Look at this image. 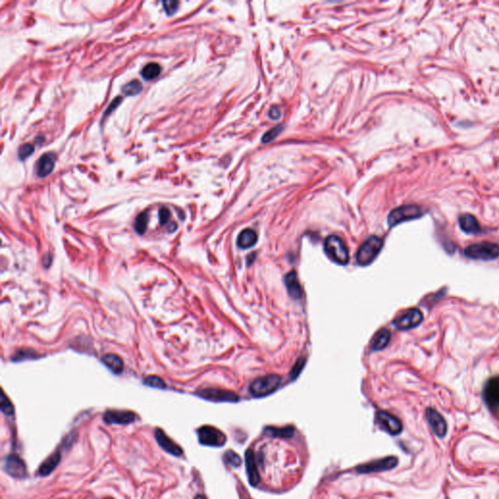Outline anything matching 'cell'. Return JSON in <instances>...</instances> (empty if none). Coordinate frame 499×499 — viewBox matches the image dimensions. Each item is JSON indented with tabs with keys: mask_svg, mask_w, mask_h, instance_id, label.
I'll use <instances>...</instances> for the list:
<instances>
[{
	"mask_svg": "<svg viewBox=\"0 0 499 499\" xmlns=\"http://www.w3.org/2000/svg\"><path fill=\"white\" fill-rule=\"evenodd\" d=\"M285 283L290 295L294 299H299L302 295V289L297 280V276L294 271L287 274L285 278Z\"/></svg>",
	"mask_w": 499,
	"mask_h": 499,
	"instance_id": "obj_20",
	"label": "cell"
},
{
	"mask_svg": "<svg viewBox=\"0 0 499 499\" xmlns=\"http://www.w3.org/2000/svg\"><path fill=\"white\" fill-rule=\"evenodd\" d=\"M144 383L150 387H154V388H160V389H163L166 387V383L165 381L162 379H160L159 377H156V376H149L147 378H145L144 379Z\"/></svg>",
	"mask_w": 499,
	"mask_h": 499,
	"instance_id": "obj_31",
	"label": "cell"
},
{
	"mask_svg": "<svg viewBox=\"0 0 499 499\" xmlns=\"http://www.w3.org/2000/svg\"><path fill=\"white\" fill-rule=\"evenodd\" d=\"M376 419L380 428L392 436L399 435L403 430V424L401 420L391 413L379 411L376 414Z\"/></svg>",
	"mask_w": 499,
	"mask_h": 499,
	"instance_id": "obj_10",
	"label": "cell"
},
{
	"mask_svg": "<svg viewBox=\"0 0 499 499\" xmlns=\"http://www.w3.org/2000/svg\"><path fill=\"white\" fill-rule=\"evenodd\" d=\"M196 395L212 402H237L239 400L234 392L224 389H203L199 390Z\"/></svg>",
	"mask_w": 499,
	"mask_h": 499,
	"instance_id": "obj_12",
	"label": "cell"
},
{
	"mask_svg": "<svg viewBox=\"0 0 499 499\" xmlns=\"http://www.w3.org/2000/svg\"><path fill=\"white\" fill-rule=\"evenodd\" d=\"M147 222H148V216H147V213L146 212H143L141 214H139L136 221H135V224H134V227H135V230L138 232V234H143L146 230V227H147Z\"/></svg>",
	"mask_w": 499,
	"mask_h": 499,
	"instance_id": "obj_27",
	"label": "cell"
},
{
	"mask_svg": "<svg viewBox=\"0 0 499 499\" xmlns=\"http://www.w3.org/2000/svg\"><path fill=\"white\" fill-rule=\"evenodd\" d=\"M398 465V458L395 456H387L379 460H375L372 462H368L365 464L359 465L356 468V471L361 474L381 472L386 470H391Z\"/></svg>",
	"mask_w": 499,
	"mask_h": 499,
	"instance_id": "obj_9",
	"label": "cell"
},
{
	"mask_svg": "<svg viewBox=\"0 0 499 499\" xmlns=\"http://www.w3.org/2000/svg\"><path fill=\"white\" fill-rule=\"evenodd\" d=\"M390 339H391L390 331L386 328H381L374 336L371 343V348L376 351L381 350L388 345Z\"/></svg>",
	"mask_w": 499,
	"mask_h": 499,
	"instance_id": "obj_21",
	"label": "cell"
},
{
	"mask_svg": "<svg viewBox=\"0 0 499 499\" xmlns=\"http://www.w3.org/2000/svg\"><path fill=\"white\" fill-rule=\"evenodd\" d=\"M426 417L433 432L440 438L445 437L448 431V425L443 415L436 410L429 408L426 411Z\"/></svg>",
	"mask_w": 499,
	"mask_h": 499,
	"instance_id": "obj_14",
	"label": "cell"
},
{
	"mask_svg": "<svg viewBox=\"0 0 499 499\" xmlns=\"http://www.w3.org/2000/svg\"><path fill=\"white\" fill-rule=\"evenodd\" d=\"M1 411L6 415H12L14 413V407L4 392H2L1 395Z\"/></svg>",
	"mask_w": 499,
	"mask_h": 499,
	"instance_id": "obj_30",
	"label": "cell"
},
{
	"mask_svg": "<svg viewBox=\"0 0 499 499\" xmlns=\"http://www.w3.org/2000/svg\"><path fill=\"white\" fill-rule=\"evenodd\" d=\"M33 355H35L34 351L33 350H22L20 352H17L15 354V360L17 361H20V360H23V359H26L27 357L29 358H34Z\"/></svg>",
	"mask_w": 499,
	"mask_h": 499,
	"instance_id": "obj_36",
	"label": "cell"
},
{
	"mask_svg": "<svg viewBox=\"0 0 499 499\" xmlns=\"http://www.w3.org/2000/svg\"><path fill=\"white\" fill-rule=\"evenodd\" d=\"M179 2L178 1H164L162 2V5H163V8L166 12V14L168 16H172L174 15L177 10H178V7H179Z\"/></svg>",
	"mask_w": 499,
	"mask_h": 499,
	"instance_id": "obj_32",
	"label": "cell"
},
{
	"mask_svg": "<svg viewBox=\"0 0 499 499\" xmlns=\"http://www.w3.org/2000/svg\"><path fill=\"white\" fill-rule=\"evenodd\" d=\"M280 115H281V110H280V108H279V107H277V106H273V107L270 109V111H269V116H270V118H271V119H278V118L280 117Z\"/></svg>",
	"mask_w": 499,
	"mask_h": 499,
	"instance_id": "obj_38",
	"label": "cell"
},
{
	"mask_svg": "<svg viewBox=\"0 0 499 499\" xmlns=\"http://www.w3.org/2000/svg\"><path fill=\"white\" fill-rule=\"evenodd\" d=\"M245 461L247 467V474L249 482L253 486H257L260 482V477L258 473V464L255 457L254 451L249 448L245 454Z\"/></svg>",
	"mask_w": 499,
	"mask_h": 499,
	"instance_id": "obj_16",
	"label": "cell"
},
{
	"mask_svg": "<svg viewBox=\"0 0 499 499\" xmlns=\"http://www.w3.org/2000/svg\"><path fill=\"white\" fill-rule=\"evenodd\" d=\"M464 255L474 260H493L499 257V245L490 242L472 244L465 249Z\"/></svg>",
	"mask_w": 499,
	"mask_h": 499,
	"instance_id": "obj_1",
	"label": "cell"
},
{
	"mask_svg": "<svg viewBox=\"0 0 499 499\" xmlns=\"http://www.w3.org/2000/svg\"><path fill=\"white\" fill-rule=\"evenodd\" d=\"M383 241L378 236H372L362 245L357 253V261L361 265L370 264L379 255Z\"/></svg>",
	"mask_w": 499,
	"mask_h": 499,
	"instance_id": "obj_4",
	"label": "cell"
},
{
	"mask_svg": "<svg viewBox=\"0 0 499 499\" xmlns=\"http://www.w3.org/2000/svg\"><path fill=\"white\" fill-rule=\"evenodd\" d=\"M56 156L54 153H45L42 155L37 161L35 172L39 178H46L51 174L55 167Z\"/></svg>",
	"mask_w": 499,
	"mask_h": 499,
	"instance_id": "obj_17",
	"label": "cell"
},
{
	"mask_svg": "<svg viewBox=\"0 0 499 499\" xmlns=\"http://www.w3.org/2000/svg\"><path fill=\"white\" fill-rule=\"evenodd\" d=\"M258 241L257 233L252 229H245L238 236L237 244L242 249H248L254 246Z\"/></svg>",
	"mask_w": 499,
	"mask_h": 499,
	"instance_id": "obj_23",
	"label": "cell"
},
{
	"mask_svg": "<svg viewBox=\"0 0 499 499\" xmlns=\"http://www.w3.org/2000/svg\"><path fill=\"white\" fill-rule=\"evenodd\" d=\"M483 401L487 408L493 412H499V377L488 379L482 391Z\"/></svg>",
	"mask_w": 499,
	"mask_h": 499,
	"instance_id": "obj_7",
	"label": "cell"
},
{
	"mask_svg": "<svg viewBox=\"0 0 499 499\" xmlns=\"http://www.w3.org/2000/svg\"><path fill=\"white\" fill-rule=\"evenodd\" d=\"M171 217V213L169 211L168 208L166 207H163L160 209L159 211V222L161 224H165L168 223L169 219Z\"/></svg>",
	"mask_w": 499,
	"mask_h": 499,
	"instance_id": "obj_34",
	"label": "cell"
},
{
	"mask_svg": "<svg viewBox=\"0 0 499 499\" xmlns=\"http://www.w3.org/2000/svg\"><path fill=\"white\" fill-rule=\"evenodd\" d=\"M224 460L226 464L232 467H238L241 465L242 462L240 456L233 450H227L224 453Z\"/></svg>",
	"mask_w": 499,
	"mask_h": 499,
	"instance_id": "obj_28",
	"label": "cell"
},
{
	"mask_svg": "<svg viewBox=\"0 0 499 499\" xmlns=\"http://www.w3.org/2000/svg\"><path fill=\"white\" fill-rule=\"evenodd\" d=\"M4 470L13 478L23 479L27 476V468L24 461L15 454H9L4 459Z\"/></svg>",
	"mask_w": 499,
	"mask_h": 499,
	"instance_id": "obj_11",
	"label": "cell"
},
{
	"mask_svg": "<svg viewBox=\"0 0 499 499\" xmlns=\"http://www.w3.org/2000/svg\"><path fill=\"white\" fill-rule=\"evenodd\" d=\"M61 458H62V452L60 449L53 452L51 455L42 464L40 465L39 471H38L39 474L41 476H48L49 474H51L52 472L55 470V468L60 463Z\"/></svg>",
	"mask_w": 499,
	"mask_h": 499,
	"instance_id": "obj_19",
	"label": "cell"
},
{
	"mask_svg": "<svg viewBox=\"0 0 499 499\" xmlns=\"http://www.w3.org/2000/svg\"><path fill=\"white\" fill-rule=\"evenodd\" d=\"M155 439L158 443V445L163 448L165 451L168 453L172 454L174 456H182L184 453L183 448H181L178 444H176L172 439H170L166 433L161 429H156L155 430Z\"/></svg>",
	"mask_w": 499,
	"mask_h": 499,
	"instance_id": "obj_15",
	"label": "cell"
},
{
	"mask_svg": "<svg viewBox=\"0 0 499 499\" xmlns=\"http://www.w3.org/2000/svg\"><path fill=\"white\" fill-rule=\"evenodd\" d=\"M281 377L278 375H269L256 379L250 386V392L253 396L264 397L275 392L281 384Z\"/></svg>",
	"mask_w": 499,
	"mask_h": 499,
	"instance_id": "obj_3",
	"label": "cell"
},
{
	"mask_svg": "<svg viewBox=\"0 0 499 499\" xmlns=\"http://www.w3.org/2000/svg\"><path fill=\"white\" fill-rule=\"evenodd\" d=\"M281 130H282V127H281V126H279V127H276V128H273L272 130L268 131V132H267V133L263 136V138H262V142L267 143V142H269V141L273 140V139L277 137V135L279 134V132H280Z\"/></svg>",
	"mask_w": 499,
	"mask_h": 499,
	"instance_id": "obj_33",
	"label": "cell"
},
{
	"mask_svg": "<svg viewBox=\"0 0 499 499\" xmlns=\"http://www.w3.org/2000/svg\"><path fill=\"white\" fill-rule=\"evenodd\" d=\"M142 90V85L141 83L138 81V80H133L129 83H127L126 85L122 87L121 91L122 93L125 95V96H128V97H131V96H136L139 94Z\"/></svg>",
	"mask_w": 499,
	"mask_h": 499,
	"instance_id": "obj_26",
	"label": "cell"
},
{
	"mask_svg": "<svg viewBox=\"0 0 499 499\" xmlns=\"http://www.w3.org/2000/svg\"><path fill=\"white\" fill-rule=\"evenodd\" d=\"M325 252L328 258L339 264H346L349 260L348 250L344 241L337 235H330L326 239Z\"/></svg>",
	"mask_w": 499,
	"mask_h": 499,
	"instance_id": "obj_2",
	"label": "cell"
},
{
	"mask_svg": "<svg viewBox=\"0 0 499 499\" xmlns=\"http://www.w3.org/2000/svg\"><path fill=\"white\" fill-rule=\"evenodd\" d=\"M103 365L114 374H120L124 369V364L118 355L105 354L102 358Z\"/></svg>",
	"mask_w": 499,
	"mask_h": 499,
	"instance_id": "obj_22",
	"label": "cell"
},
{
	"mask_svg": "<svg viewBox=\"0 0 499 499\" xmlns=\"http://www.w3.org/2000/svg\"><path fill=\"white\" fill-rule=\"evenodd\" d=\"M264 434L273 438H291L294 434V428L293 426H287V427H266L264 429Z\"/></svg>",
	"mask_w": 499,
	"mask_h": 499,
	"instance_id": "obj_24",
	"label": "cell"
},
{
	"mask_svg": "<svg viewBox=\"0 0 499 499\" xmlns=\"http://www.w3.org/2000/svg\"><path fill=\"white\" fill-rule=\"evenodd\" d=\"M423 321V315L417 308H411L405 311L393 321V325L401 330H408L416 327Z\"/></svg>",
	"mask_w": 499,
	"mask_h": 499,
	"instance_id": "obj_8",
	"label": "cell"
},
{
	"mask_svg": "<svg viewBox=\"0 0 499 499\" xmlns=\"http://www.w3.org/2000/svg\"><path fill=\"white\" fill-rule=\"evenodd\" d=\"M459 226L465 233L468 234H477L482 231V227L478 220L470 214H464L459 218Z\"/></svg>",
	"mask_w": 499,
	"mask_h": 499,
	"instance_id": "obj_18",
	"label": "cell"
},
{
	"mask_svg": "<svg viewBox=\"0 0 499 499\" xmlns=\"http://www.w3.org/2000/svg\"><path fill=\"white\" fill-rule=\"evenodd\" d=\"M194 499H206V497L203 496V495H201V494H199V495H197Z\"/></svg>",
	"mask_w": 499,
	"mask_h": 499,
	"instance_id": "obj_39",
	"label": "cell"
},
{
	"mask_svg": "<svg viewBox=\"0 0 499 499\" xmlns=\"http://www.w3.org/2000/svg\"><path fill=\"white\" fill-rule=\"evenodd\" d=\"M198 439L201 445L209 447H223L226 443V436L216 427L205 425L197 430Z\"/></svg>",
	"mask_w": 499,
	"mask_h": 499,
	"instance_id": "obj_6",
	"label": "cell"
},
{
	"mask_svg": "<svg viewBox=\"0 0 499 499\" xmlns=\"http://www.w3.org/2000/svg\"><path fill=\"white\" fill-rule=\"evenodd\" d=\"M161 73V67L156 63H149L141 69V76L145 80H152Z\"/></svg>",
	"mask_w": 499,
	"mask_h": 499,
	"instance_id": "obj_25",
	"label": "cell"
},
{
	"mask_svg": "<svg viewBox=\"0 0 499 499\" xmlns=\"http://www.w3.org/2000/svg\"><path fill=\"white\" fill-rule=\"evenodd\" d=\"M121 101H122V98H121V97H118L117 99H115V100H114V101H113V102L111 103V104H110V106H109V107L107 108L106 112L104 113V116H105L106 114H108V113H111V112L113 111V109H114V108H115L116 106H118V105L120 104Z\"/></svg>",
	"mask_w": 499,
	"mask_h": 499,
	"instance_id": "obj_37",
	"label": "cell"
},
{
	"mask_svg": "<svg viewBox=\"0 0 499 499\" xmlns=\"http://www.w3.org/2000/svg\"><path fill=\"white\" fill-rule=\"evenodd\" d=\"M35 152V147L31 143H25L24 145H21L19 150H18V156L21 160H26Z\"/></svg>",
	"mask_w": 499,
	"mask_h": 499,
	"instance_id": "obj_29",
	"label": "cell"
},
{
	"mask_svg": "<svg viewBox=\"0 0 499 499\" xmlns=\"http://www.w3.org/2000/svg\"><path fill=\"white\" fill-rule=\"evenodd\" d=\"M304 363H305V360L302 358V359L298 360V362L295 364V366L293 367V370L291 372V378L292 379H295L299 375V373L301 372V370H302V368L304 366Z\"/></svg>",
	"mask_w": 499,
	"mask_h": 499,
	"instance_id": "obj_35",
	"label": "cell"
},
{
	"mask_svg": "<svg viewBox=\"0 0 499 499\" xmlns=\"http://www.w3.org/2000/svg\"><path fill=\"white\" fill-rule=\"evenodd\" d=\"M423 215L422 209L416 205H405L394 209L388 216V224L395 226L404 222L412 221L420 218Z\"/></svg>",
	"mask_w": 499,
	"mask_h": 499,
	"instance_id": "obj_5",
	"label": "cell"
},
{
	"mask_svg": "<svg viewBox=\"0 0 499 499\" xmlns=\"http://www.w3.org/2000/svg\"><path fill=\"white\" fill-rule=\"evenodd\" d=\"M103 421L106 424H129L137 419L136 413L130 411L109 410L106 411L103 416Z\"/></svg>",
	"mask_w": 499,
	"mask_h": 499,
	"instance_id": "obj_13",
	"label": "cell"
}]
</instances>
